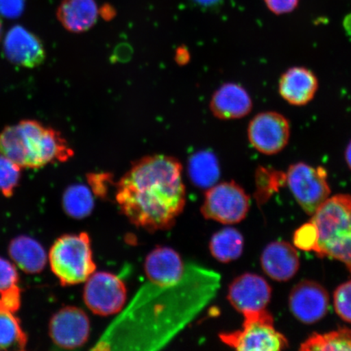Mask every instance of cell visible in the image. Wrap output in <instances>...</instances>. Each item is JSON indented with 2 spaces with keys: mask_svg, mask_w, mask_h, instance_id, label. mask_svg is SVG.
<instances>
[{
  "mask_svg": "<svg viewBox=\"0 0 351 351\" xmlns=\"http://www.w3.org/2000/svg\"><path fill=\"white\" fill-rule=\"evenodd\" d=\"M219 282L216 271L199 266H187L183 278L173 285L149 282L103 337H112L104 350L111 345L150 349L165 344L213 300Z\"/></svg>",
  "mask_w": 351,
  "mask_h": 351,
  "instance_id": "obj_1",
  "label": "cell"
},
{
  "mask_svg": "<svg viewBox=\"0 0 351 351\" xmlns=\"http://www.w3.org/2000/svg\"><path fill=\"white\" fill-rule=\"evenodd\" d=\"M116 200L125 217L148 232L170 229L186 203L182 166L176 158H142L117 183Z\"/></svg>",
  "mask_w": 351,
  "mask_h": 351,
  "instance_id": "obj_2",
  "label": "cell"
},
{
  "mask_svg": "<svg viewBox=\"0 0 351 351\" xmlns=\"http://www.w3.org/2000/svg\"><path fill=\"white\" fill-rule=\"evenodd\" d=\"M0 155L21 168L40 169L69 160L73 151L60 131L37 121L24 120L0 132Z\"/></svg>",
  "mask_w": 351,
  "mask_h": 351,
  "instance_id": "obj_3",
  "label": "cell"
},
{
  "mask_svg": "<svg viewBox=\"0 0 351 351\" xmlns=\"http://www.w3.org/2000/svg\"><path fill=\"white\" fill-rule=\"evenodd\" d=\"M48 261L63 287L84 283L96 270L89 234L60 236L51 245Z\"/></svg>",
  "mask_w": 351,
  "mask_h": 351,
  "instance_id": "obj_4",
  "label": "cell"
},
{
  "mask_svg": "<svg viewBox=\"0 0 351 351\" xmlns=\"http://www.w3.org/2000/svg\"><path fill=\"white\" fill-rule=\"evenodd\" d=\"M243 328L219 333V339L238 350L278 351L289 348V341L276 330L273 315L267 309L243 314Z\"/></svg>",
  "mask_w": 351,
  "mask_h": 351,
  "instance_id": "obj_5",
  "label": "cell"
},
{
  "mask_svg": "<svg viewBox=\"0 0 351 351\" xmlns=\"http://www.w3.org/2000/svg\"><path fill=\"white\" fill-rule=\"evenodd\" d=\"M285 182L298 205L309 216H313L330 197L327 171L322 166L304 162L293 164L285 173Z\"/></svg>",
  "mask_w": 351,
  "mask_h": 351,
  "instance_id": "obj_6",
  "label": "cell"
},
{
  "mask_svg": "<svg viewBox=\"0 0 351 351\" xmlns=\"http://www.w3.org/2000/svg\"><path fill=\"white\" fill-rule=\"evenodd\" d=\"M250 207L251 199L243 187L234 181L223 182L206 191L201 213L223 225H235L247 216Z\"/></svg>",
  "mask_w": 351,
  "mask_h": 351,
  "instance_id": "obj_7",
  "label": "cell"
},
{
  "mask_svg": "<svg viewBox=\"0 0 351 351\" xmlns=\"http://www.w3.org/2000/svg\"><path fill=\"white\" fill-rule=\"evenodd\" d=\"M83 300L94 314L108 317L124 308L127 289L119 276L108 271H95L85 282Z\"/></svg>",
  "mask_w": 351,
  "mask_h": 351,
  "instance_id": "obj_8",
  "label": "cell"
},
{
  "mask_svg": "<svg viewBox=\"0 0 351 351\" xmlns=\"http://www.w3.org/2000/svg\"><path fill=\"white\" fill-rule=\"evenodd\" d=\"M291 136V122L278 112L258 113L249 122L248 141L263 155L274 156L282 152L288 146Z\"/></svg>",
  "mask_w": 351,
  "mask_h": 351,
  "instance_id": "obj_9",
  "label": "cell"
},
{
  "mask_svg": "<svg viewBox=\"0 0 351 351\" xmlns=\"http://www.w3.org/2000/svg\"><path fill=\"white\" fill-rule=\"evenodd\" d=\"M311 221L319 232L317 252L323 245L351 232V195L329 197L311 216Z\"/></svg>",
  "mask_w": 351,
  "mask_h": 351,
  "instance_id": "obj_10",
  "label": "cell"
},
{
  "mask_svg": "<svg viewBox=\"0 0 351 351\" xmlns=\"http://www.w3.org/2000/svg\"><path fill=\"white\" fill-rule=\"evenodd\" d=\"M90 333V319L84 311L77 306L63 307L50 320L49 335L60 348H81L89 339Z\"/></svg>",
  "mask_w": 351,
  "mask_h": 351,
  "instance_id": "obj_11",
  "label": "cell"
},
{
  "mask_svg": "<svg viewBox=\"0 0 351 351\" xmlns=\"http://www.w3.org/2000/svg\"><path fill=\"white\" fill-rule=\"evenodd\" d=\"M289 307L293 317L302 324L317 323L328 313V293L326 289L314 280H302L289 293Z\"/></svg>",
  "mask_w": 351,
  "mask_h": 351,
  "instance_id": "obj_12",
  "label": "cell"
},
{
  "mask_svg": "<svg viewBox=\"0 0 351 351\" xmlns=\"http://www.w3.org/2000/svg\"><path fill=\"white\" fill-rule=\"evenodd\" d=\"M271 298V288L261 276L244 274L236 278L229 287L228 300L241 314L266 309Z\"/></svg>",
  "mask_w": 351,
  "mask_h": 351,
  "instance_id": "obj_13",
  "label": "cell"
},
{
  "mask_svg": "<svg viewBox=\"0 0 351 351\" xmlns=\"http://www.w3.org/2000/svg\"><path fill=\"white\" fill-rule=\"evenodd\" d=\"M7 59L21 67L34 69L46 59V51L40 39L21 25L13 26L3 42Z\"/></svg>",
  "mask_w": 351,
  "mask_h": 351,
  "instance_id": "obj_14",
  "label": "cell"
},
{
  "mask_svg": "<svg viewBox=\"0 0 351 351\" xmlns=\"http://www.w3.org/2000/svg\"><path fill=\"white\" fill-rule=\"evenodd\" d=\"M209 108L217 119L239 120L252 112L253 101L243 86L236 82H227L214 92Z\"/></svg>",
  "mask_w": 351,
  "mask_h": 351,
  "instance_id": "obj_15",
  "label": "cell"
},
{
  "mask_svg": "<svg viewBox=\"0 0 351 351\" xmlns=\"http://www.w3.org/2000/svg\"><path fill=\"white\" fill-rule=\"evenodd\" d=\"M318 89L317 75L301 66L289 68L279 79V95L292 106H306L313 100Z\"/></svg>",
  "mask_w": 351,
  "mask_h": 351,
  "instance_id": "obj_16",
  "label": "cell"
},
{
  "mask_svg": "<svg viewBox=\"0 0 351 351\" xmlns=\"http://www.w3.org/2000/svg\"><path fill=\"white\" fill-rule=\"evenodd\" d=\"M186 269L181 256L168 247H157L152 250L144 263L148 282L162 285L178 283L183 278Z\"/></svg>",
  "mask_w": 351,
  "mask_h": 351,
  "instance_id": "obj_17",
  "label": "cell"
},
{
  "mask_svg": "<svg viewBox=\"0 0 351 351\" xmlns=\"http://www.w3.org/2000/svg\"><path fill=\"white\" fill-rule=\"evenodd\" d=\"M261 267L270 278L276 282H288L300 267V258L295 245L284 241L267 245L261 257Z\"/></svg>",
  "mask_w": 351,
  "mask_h": 351,
  "instance_id": "obj_18",
  "label": "cell"
},
{
  "mask_svg": "<svg viewBox=\"0 0 351 351\" xmlns=\"http://www.w3.org/2000/svg\"><path fill=\"white\" fill-rule=\"evenodd\" d=\"M56 14L68 32L78 34L93 27L99 10L95 0H62Z\"/></svg>",
  "mask_w": 351,
  "mask_h": 351,
  "instance_id": "obj_19",
  "label": "cell"
},
{
  "mask_svg": "<svg viewBox=\"0 0 351 351\" xmlns=\"http://www.w3.org/2000/svg\"><path fill=\"white\" fill-rule=\"evenodd\" d=\"M8 254L15 265L28 274H40L46 267L48 256L43 245L29 236L13 239L8 245Z\"/></svg>",
  "mask_w": 351,
  "mask_h": 351,
  "instance_id": "obj_20",
  "label": "cell"
},
{
  "mask_svg": "<svg viewBox=\"0 0 351 351\" xmlns=\"http://www.w3.org/2000/svg\"><path fill=\"white\" fill-rule=\"evenodd\" d=\"M244 250L243 234L234 228H225L214 234L209 243V251L215 260L230 263L238 260Z\"/></svg>",
  "mask_w": 351,
  "mask_h": 351,
  "instance_id": "obj_21",
  "label": "cell"
},
{
  "mask_svg": "<svg viewBox=\"0 0 351 351\" xmlns=\"http://www.w3.org/2000/svg\"><path fill=\"white\" fill-rule=\"evenodd\" d=\"M62 206L66 215L76 219L89 217L95 208L93 194L89 188L75 184L66 189Z\"/></svg>",
  "mask_w": 351,
  "mask_h": 351,
  "instance_id": "obj_22",
  "label": "cell"
},
{
  "mask_svg": "<svg viewBox=\"0 0 351 351\" xmlns=\"http://www.w3.org/2000/svg\"><path fill=\"white\" fill-rule=\"evenodd\" d=\"M300 349L351 351V328L343 327L326 333H313L302 342Z\"/></svg>",
  "mask_w": 351,
  "mask_h": 351,
  "instance_id": "obj_23",
  "label": "cell"
},
{
  "mask_svg": "<svg viewBox=\"0 0 351 351\" xmlns=\"http://www.w3.org/2000/svg\"><path fill=\"white\" fill-rule=\"evenodd\" d=\"M221 170L217 158L210 152H201L191 162L190 176L197 187L208 190L217 184Z\"/></svg>",
  "mask_w": 351,
  "mask_h": 351,
  "instance_id": "obj_24",
  "label": "cell"
},
{
  "mask_svg": "<svg viewBox=\"0 0 351 351\" xmlns=\"http://www.w3.org/2000/svg\"><path fill=\"white\" fill-rule=\"evenodd\" d=\"M27 340L19 317L14 313L0 311V350L16 348L23 350Z\"/></svg>",
  "mask_w": 351,
  "mask_h": 351,
  "instance_id": "obj_25",
  "label": "cell"
},
{
  "mask_svg": "<svg viewBox=\"0 0 351 351\" xmlns=\"http://www.w3.org/2000/svg\"><path fill=\"white\" fill-rule=\"evenodd\" d=\"M285 182V173L276 170L258 168L256 172V197L258 203H263L273 193L284 186Z\"/></svg>",
  "mask_w": 351,
  "mask_h": 351,
  "instance_id": "obj_26",
  "label": "cell"
},
{
  "mask_svg": "<svg viewBox=\"0 0 351 351\" xmlns=\"http://www.w3.org/2000/svg\"><path fill=\"white\" fill-rule=\"evenodd\" d=\"M21 167L5 156L0 155V193L10 197L20 182Z\"/></svg>",
  "mask_w": 351,
  "mask_h": 351,
  "instance_id": "obj_27",
  "label": "cell"
},
{
  "mask_svg": "<svg viewBox=\"0 0 351 351\" xmlns=\"http://www.w3.org/2000/svg\"><path fill=\"white\" fill-rule=\"evenodd\" d=\"M317 254L320 258L329 257L343 263L351 273V232L324 245Z\"/></svg>",
  "mask_w": 351,
  "mask_h": 351,
  "instance_id": "obj_28",
  "label": "cell"
},
{
  "mask_svg": "<svg viewBox=\"0 0 351 351\" xmlns=\"http://www.w3.org/2000/svg\"><path fill=\"white\" fill-rule=\"evenodd\" d=\"M293 245L304 252H317L319 244V232L313 222L302 225L293 236Z\"/></svg>",
  "mask_w": 351,
  "mask_h": 351,
  "instance_id": "obj_29",
  "label": "cell"
},
{
  "mask_svg": "<svg viewBox=\"0 0 351 351\" xmlns=\"http://www.w3.org/2000/svg\"><path fill=\"white\" fill-rule=\"evenodd\" d=\"M333 305L337 315L344 322L351 323V280L335 289Z\"/></svg>",
  "mask_w": 351,
  "mask_h": 351,
  "instance_id": "obj_30",
  "label": "cell"
},
{
  "mask_svg": "<svg viewBox=\"0 0 351 351\" xmlns=\"http://www.w3.org/2000/svg\"><path fill=\"white\" fill-rule=\"evenodd\" d=\"M19 274L10 261L0 257V293L19 284Z\"/></svg>",
  "mask_w": 351,
  "mask_h": 351,
  "instance_id": "obj_31",
  "label": "cell"
},
{
  "mask_svg": "<svg viewBox=\"0 0 351 351\" xmlns=\"http://www.w3.org/2000/svg\"><path fill=\"white\" fill-rule=\"evenodd\" d=\"M21 304V291L19 285H14L0 293V311L16 313Z\"/></svg>",
  "mask_w": 351,
  "mask_h": 351,
  "instance_id": "obj_32",
  "label": "cell"
},
{
  "mask_svg": "<svg viewBox=\"0 0 351 351\" xmlns=\"http://www.w3.org/2000/svg\"><path fill=\"white\" fill-rule=\"evenodd\" d=\"M25 7V0H0V15L8 19H19Z\"/></svg>",
  "mask_w": 351,
  "mask_h": 351,
  "instance_id": "obj_33",
  "label": "cell"
},
{
  "mask_svg": "<svg viewBox=\"0 0 351 351\" xmlns=\"http://www.w3.org/2000/svg\"><path fill=\"white\" fill-rule=\"evenodd\" d=\"M267 10L274 14L282 16L289 14L296 10L300 0H263Z\"/></svg>",
  "mask_w": 351,
  "mask_h": 351,
  "instance_id": "obj_34",
  "label": "cell"
},
{
  "mask_svg": "<svg viewBox=\"0 0 351 351\" xmlns=\"http://www.w3.org/2000/svg\"><path fill=\"white\" fill-rule=\"evenodd\" d=\"M194 1L203 7H213L221 3V0H194Z\"/></svg>",
  "mask_w": 351,
  "mask_h": 351,
  "instance_id": "obj_35",
  "label": "cell"
},
{
  "mask_svg": "<svg viewBox=\"0 0 351 351\" xmlns=\"http://www.w3.org/2000/svg\"><path fill=\"white\" fill-rule=\"evenodd\" d=\"M344 156L346 163L351 170V140L346 147Z\"/></svg>",
  "mask_w": 351,
  "mask_h": 351,
  "instance_id": "obj_36",
  "label": "cell"
},
{
  "mask_svg": "<svg viewBox=\"0 0 351 351\" xmlns=\"http://www.w3.org/2000/svg\"><path fill=\"white\" fill-rule=\"evenodd\" d=\"M344 28L346 32L351 34V14L346 16L344 19Z\"/></svg>",
  "mask_w": 351,
  "mask_h": 351,
  "instance_id": "obj_37",
  "label": "cell"
},
{
  "mask_svg": "<svg viewBox=\"0 0 351 351\" xmlns=\"http://www.w3.org/2000/svg\"><path fill=\"white\" fill-rule=\"evenodd\" d=\"M2 35V23L1 21H0V38H1Z\"/></svg>",
  "mask_w": 351,
  "mask_h": 351,
  "instance_id": "obj_38",
  "label": "cell"
}]
</instances>
